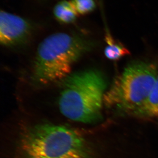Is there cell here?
Segmentation results:
<instances>
[{
	"label": "cell",
	"instance_id": "cell-1",
	"mask_svg": "<svg viewBox=\"0 0 158 158\" xmlns=\"http://www.w3.org/2000/svg\"><path fill=\"white\" fill-rule=\"evenodd\" d=\"M58 104L66 118L83 123H92L100 118L106 81L98 71H79L59 82Z\"/></svg>",
	"mask_w": 158,
	"mask_h": 158
},
{
	"label": "cell",
	"instance_id": "cell-2",
	"mask_svg": "<svg viewBox=\"0 0 158 158\" xmlns=\"http://www.w3.org/2000/svg\"><path fill=\"white\" fill-rule=\"evenodd\" d=\"M89 43L78 35L55 33L37 48L32 78L40 85L59 82L71 73L74 64L90 49Z\"/></svg>",
	"mask_w": 158,
	"mask_h": 158
},
{
	"label": "cell",
	"instance_id": "cell-3",
	"mask_svg": "<svg viewBox=\"0 0 158 158\" xmlns=\"http://www.w3.org/2000/svg\"><path fill=\"white\" fill-rule=\"evenodd\" d=\"M24 158H90L84 137L73 129L39 124L25 131L20 140Z\"/></svg>",
	"mask_w": 158,
	"mask_h": 158
},
{
	"label": "cell",
	"instance_id": "cell-4",
	"mask_svg": "<svg viewBox=\"0 0 158 158\" xmlns=\"http://www.w3.org/2000/svg\"><path fill=\"white\" fill-rule=\"evenodd\" d=\"M157 70L154 64L148 62H137L127 66L105 93V105L134 114L148 98L157 77Z\"/></svg>",
	"mask_w": 158,
	"mask_h": 158
},
{
	"label": "cell",
	"instance_id": "cell-5",
	"mask_svg": "<svg viewBox=\"0 0 158 158\" xmlns=\"http://www.w3.org/2000/svg\"><path fill=\"white\" fill-rule=\"evenodd\" d=\"M32 30L28 21L5 11L0 13V42L7 47H14L27 42Z\"/></svg>",
	"mask_w": 158,
	"mask_h": 158
},
{
	"label": "cell",
	"instance_id": "cell-6",
	"mask_svg": "<svg viewBox=\"0 0 158 158\" xmlns=\"http://www.w3.org/2000/svg\"><path fill=\"white\" fill-rule=\"evenodd\" d=\"M134 114L146 118L158 116V75L148 98Z\"/></svg>",
	"mask_w": 158,
	"mask_h": 158
},
{
	"label": "cell",
	"instance_id": "cell-7",
	"mask_svg": "<svg viewBox=\"0 0 158 158\" xmlns=\"http://www.w3.org/2000/svg\"><path fill=\"white\" fill-rule=\"evenodd\" d=\"M53 13L57 20L65 24L74 22L78 15L71 2L66 0L57 3L54 7Z\"/></svg>",
	"mask_w": 158,
	"mask_h": 158
},
{
	"label": "cell",
	"instance_id": "cell-8",
	"mask_svg": "<svg viewBox=\"0 0 158 158\" xmlns=\"http://www.w3.org/2000/svg\"><path fill=\"white\" fill-rule=\"evenodd\" d=\"M107 46L105 49L106 57L110 60L116 61L130 54V51L120 43L117 42L109 32L105 35Z\"/></svg>",
	"mask_w": 158,
	"mask_h": 158
},
{
	"label": "cell",
	"instance_id": "cell-9",
	"mask_svg": "<svg viewBox=\"0 0 158 158\" xmlns=\"http://www.w3.org/2000/svg\"><path fill=\"white\" fill-rule=\"evenodd\" d=\"M71 2L77 14L82 15L89 14L96 8L95 0H71Z\"/></svg>",
	"mask_w": 158,
	"mask_h": 158
}]
</instances>
